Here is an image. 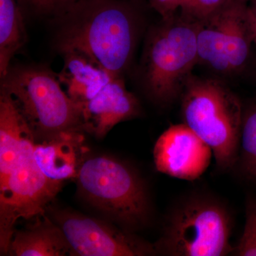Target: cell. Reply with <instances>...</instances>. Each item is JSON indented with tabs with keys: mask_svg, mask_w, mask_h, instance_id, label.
I'll return each instance as SVG.
<instances>
[{
	"mask_svg": "<svg viewBox=\"0 0 256 256\" xmlns=\"http://www.w3.org/2000/svg\"><path fill=\"white\" fill-rule=\"evenodd\" d=\"M237 166L246 178L256 182V104L244 110Z\"/></svg>",
	"mask_w": 256,
	"mask_h": 256,
	"instance_id": "ac0fdd59",
	"label": "cell"
},
{
	"mask_svg": "<svg viewBox=\"0 0 256 256\" xmlns=\"http://www.w3.org/2000/svg\"><path fill=\"white\" fill-rule=\"evenodd\" d=\"M156 170L173 178L194 181L208 169L213 152L201 138L182 124L170 126L158 138L153 150Z\"/></svg>",
	"mask_w": 256,
	"mask_h": 256,
	"instance_id": "9c48e42d",
	"label": "cell"
},
{
	"mask_svg": "<svg viewBox=\"0 0 256 256\" xmlns=\"http://www.w3.org/2000/svg\"><path fill=\"white\" fill-rule=\"evenodd\" d=\"M230 0H184L180 11L188 21L198 22L210 18Z\"/></svg>",
	"mask_w": 256,
	"mask_h": 256,
	"instance_id": "d6986e66",
	"label": "cell"
},
{
	"mask_svg": "<svg viewBox=\"0 0 256 256\" xmlns=\"http://www.w3.org/2000/svg\"><path fill=\"white\" fill-rule=\"evenodd\" d=\"M80 196L131 233L150 224L152 207L146 180L129 163L106 156L84 158L76 176Z\"/></svg>",
	"mask_w": 256,
	"mask_h": 256,
	"instance_id": "3957f363",
	"label": "cell"
},
{
	"mask_svg": "<svg viewBox=\"0 0 256 256\" xmlns=\"http://www.w3.org/2000/svg\"><path fill=\"white\" fill-rule=\"evenodd\" d=\"M64 64L58 78L69 97L79 106L90 100L114 77L84 55L62 52Z\"/></svg>",
	"mask_w": 256,
	"mask_h": 256,
	"instance_id": "7c38bea8",
	"label": "cell"
},
{
	"mask_svg": "<svg viewBox=\"0 0 256 256\" xmlns=\"http://www.w3.org/2000/svg\"><path fill=\"white\" fill-rule=\"evenodd\" d=\"M0 86L11 96L35 142L84 132L80 106L64 92L58 76L48 69L10 66Z\"/></svg>",
	"mask_w": 256,
	"mask_h": 256,
	"instance_id": "277c9868",
	"label": "cell"
},
{
	"mask_svg": "<svg viewBox=\"0 0 256 256\" xmlns=\"http://www.w3.org/2000/svg\"><path fill=\"white\" fill-rule=\"evenodd\" d=\"M197 23L182 16L162 20L148 36L143 57V78L153 102L169 106L182 94L198 62Z\"/></svg>",
	"mask_w": 256,
	"mask_h": 256,
	"instance_id": "8992f818",
	"label": "cell"
},
{
	"mask_svg": "<svg viewBox=\"0 0 256 256\" xmlns=\"http://www.w3.org/2000/svg\"><path fill=\"white\" fill-rule=\"evenodd\" d=\"M34 10L42 14L60 18L82 0H28Z\"/></svg>",
	"mask_w": 256,
	"mask_h": 256,
	"instance_id": "44dd1931",
	"label": "cell"
},
{
	"mask_svg": "<svg viewBox=\"0 0 256 256\" xmlns=\"http://www.w3.org/2000/svg\"><path fill=\"white\" fill-rule=\"evenodd\" d=\"M26 30L18 0H0V77L26 42Z\"/></svg>",
	"mask_w": 256,
	"mask_h": 256,
	"instance_id": "2e32d148",
	"label": "cell"
},
{
	"mask_svg": "<svg viewBox=\"0 0 256 256\" xmlns=\"http://www.w3.org/2000/svg\"><path fill=\"white\" fill-rule=\"evenodd\" d=\"M234 0L210 18L197 23L198 60L220 73H229L226 41Z\"/></svg>",
	"mask_w": 256,
	"mask_h": 256,
	"instance_id": "5bb4252c",
	"label": "cell"
},
{
	"mask_svg": "<svg viewBox=\"0 0 256 256\" xmlns=\"http://www.w3.org/2000/svg\"><path fill=\"white\" fill-rule=\"evenodd\" d=\"M234 254L240 256H256V201L248 202L244 232Z\"/></svg>",
	"mask_w": 256,
	"mask_h": 256,
	"instance_id": "ffe728a7",
	"label": "cell"
},
{
	"mask_svg": "<svg viewBox=\"0 0 256 256\" xmlns=\"http://www.w3.org/2000/svg\"><path fill=\"white\" fill-rule=\"evenodd\" d=\"M34 143L32 136L26 138L18 163L0 185L2 255L9 252L16 222L43 215L63 185L50 180L40 169L34 156Z\"/></svg>",
	"mask_w": 256,
	"mask_h": 256,
	"instance_id": "52a82bcc",
	"label": "cell"
},
{
	"mask_svg": "<svg viewBox=\"0 0 256 256\" xmlns=\"http://www.w3.org/2000/svg\"><path fill=\"white\" fill-rule=\"evenodd\" d=\"M248 9L246 0H234L226 41L229 73L242 68L250 54L254 41L248 18Z\"/></svg>",
	"mask_w": 256,
	"mask_h": 256,
	"instance_id": "e0dca14e",
	"label": "cell"
},
{
	"mask_svg": "<svg viewBox=\"0 0 256 256\" xmlns=\"http://www.w3.org/2000/svg\"><path fill=\"white\" fill-rule=\"evenodd\" d=\"M67 254H70V247L65 236L50 220L15 232L8 252L15 256H62Z\"/></svg>",
	"mask_w": 256,
	"mask_h": 256,
	"instance_id": "9a60e30c",
	"label": "cell"
},
{
	"mask_svg": "<svg viewBox=\"0 0 256 256\" xmlns=\"http://www.w3.org/2000/svg\"><path fill=\"white\" fill-rule=\"evenodd\" d=\"M30 136L31 131L11 96L0 90V185L18 163L24 142Z\"/></svg>",
	"mask_w": 256,
	"mask_h": 256,
	"instance_id": "4fadbf2b",
	"label": "cell"
},
{
	"mask_svg": "<svg viewBox=\"0 0 256 256\" xmlns=\"http://www.w3.org/2000/svg\"><path fill=\"white\" fill-rule=\"evenodd\" d=\"M82 132L65 133L34 143L37 164L50 180L58 182L76 178L84 154Z\"/></svg>",
	"mask_w": 256,
	"mask_h": 256,
	"instance_id": "8fae6325",
	"label": "cell"
},
{
	"mask_svg": "<svg viewBox=\"0 0 256 256\" xmlns=\"http://www.w3.org/2000/svg\"><path fill=\"white\" fill-rule=\"evenodd\" d=\"M130 0H82L60 16V53L74 50L114 77H122L136 48L137 12Z\"/></svg>",
	"mask_w": 256,
	"mask_h": 256,
	"instance_id": "6da1fadb",
	"label": "cell"
},
{
	"mask_svg": "<svg viewBox=\"0 0 256 256\" xmlns=\"http://www.w3.org/2000/svg\"><path fill=\"white\" fill-rule=\"evenodd\" d=\"M181 95L184 124L210 146L217 170L235 168L244 110L238 98L218 80L191 76Z\"/></svg>",
	"mask_w": 256,
	"mask_h": 256,
	"instance_id": "5b68a950",
	"label": "cell"
},
{
	"mask_svg": "<svg viewBox=\"0 0 256 256\" xmlns=\"http://www.w3.org/2000/svg\"><path fill=\"white\" fill-rule=\"evenodd\" d=\"M52 220L63 232L70 255L143 256L156 255L154 244L105 220L72 212H52Z\"/></svg>",
	"mask_w": 256,
	"mask_h": 256,
	"instance_id": "ba28073f",
	"label": "cell"
},
{
	"mask_svg": "<svg viewBox=\"0 0 256 256\" xmlns=\"http://www.w3.org/2000/svg\"><path fill=\"white\" fill-rule=\"evenodd\" d=\"M152 8L161 15L162 20L174 18L184 0H148Z\"/></svg>",
	"mask_w": 256,
	"mask_h": 256,
	"instance_id": "7402d4cb",
	"label": "cell"
},
{
	"mask_svg": "<svg viewBox=\"0 0 256 256\" xmlns=\"http://www.w3.org/2000/svg\"><path fill=\"white\" fill-rule=\"evenodd\" d=\"M233 229L230 208L220 198L206 192H188L170 207L154 248L163 256H228L234 252Z\"/></svg>",
	"mask_w": 256,
	"mask_h": 256,
	"instance_id": "7a4b0ae2",
	"label": "cell"
},
{
	"mask_svg": "<svg viewBox=\"0 0 256 256\" xmlns=\"http://www.w3.org/2000/svg\"><path fill=\"white\" fill-rule=\"evenodd\" d=\"M248 18L252 32V41L256 43V4L252 8H248Z\"/></svg>",
	"mask_w": 256,
	"mask_h": 256,
	"instance_id": "603a6c76",
	"label": "cell"
},
{
	"mask_svg": "<svg viewBox=\"0 0 256 256\" xmlns=\"http://www.w3.org/2000/svg\"><path fill=\"white\" fill-rule=\"evenodd\" d=\"M84 132L101 139L120 122L140 116V104L128 92L122 77L114 78L92 99L80 106Z\"/></svg>",
	"mask_w": 256,
	"mask_h": 256,
	"instance_id": "30bf717a",
	"label": "cell"
}]
</instances>
